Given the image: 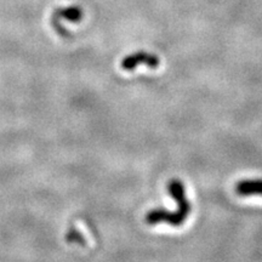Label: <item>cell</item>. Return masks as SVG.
<instances>
[{
  "label": "cell",
  "mask_w": 262,
  "mask_h": 262,
  "mask_svg": "<svg viewBox=\"0 0 262 262\" xmlns=\"http://www.w3.org/2000/svg\"><path fill=\"white\" fill-rule=\"evenodd\" d=\"M70 243H77V244H80V245H85V241L83 238V235H81L79 232L75 231L74 228L70 229V232H68L67 237H66Z\"/></svg>",
  "instance_id": "obj_4"
},
{
  "label": "cell",
  "mask_w": 262,
  "mask_h": 262,
  "mask_svg": "<svg viewBox=\"0 0 262 262\" xmlns=\"http://www.w3.org/2000/svg\"><path fill=\"white\" fill-rule=\"evenodd\" d=\"M141 63L149 66L150 68H156L159 64V58L148 52L140 51L124 58L122 61V68L124 71H134Z\"/></svg>",
  "instance_id": "obj_1"
},
{
  "label": "cell",
  "mask_w": 262,
  "mask_h": 262,
  "mask_svg": "<svg viewBox=\"0 0 262 262\" xmlns=\"http://www.w3.org/2000/svg\"><path fill=\"white\" fill-rule=\"evenodd\" d=\"M64 18L70 22H80L83 18V10L79 6H70V8L58 9L52 16V24L57 22L58 19Z\"/></svg>",
  "instance_id": "obj_2"
},
{
  "label": "cell",
  "mask_w": 262,
  "mask_h": 262,
  "mask_svg": "<svg viewBox=\"0 0 262 262\" xmlns=\"http://www.w3.org/2000/svg\"><path fill=\"white\" fill-rule=\"evenodd\" d=\"M235 189L242 195H262V180H244Z\"/></svg>",
  "instance_id": "obj_3"
}]
</instances>
